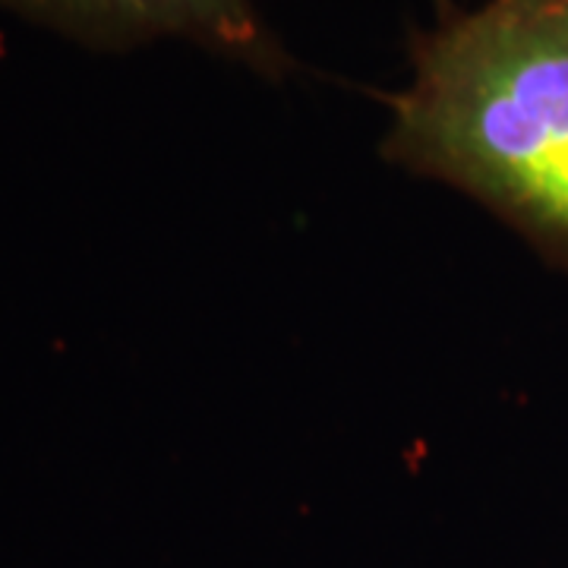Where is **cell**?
Masks as SVG:
<instances>
[{
  "mask_svg": "<svg viewBox=\"0 0 568 568\" xmlns=\"http://www.w3.org/2000/svg\"><path fill=\"white\" fill-rule=\"evenodd\" d=\"M383 155L474 196L568 268V0L443 3L410 39Z\"/></svg>",
  "mask_w": 568,
  "mask_h": 568,
  "instance_id": "cell-1",
  "label": "cell"
},
{
  "mask_svg": "<svg viewBox=\"0 0 568 568\" xmlns=\"http://www.w3.org/2000/svg\"><path fill=\"white\" fill-rule=\"evenodd\" d=\"M0 10L104 54L181 39L268 80L294 70L256 0H0Z\"/></svg>",
  "mask_w": 568,
  "mask_h": 568,
  "instance_id": "cell-2",
  "label": "cell"
}]
</instances>
